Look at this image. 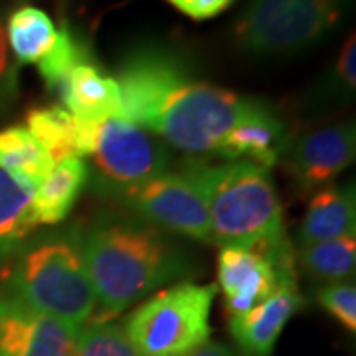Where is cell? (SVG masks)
Segmentation results:
<instances>
[{
  "instance_id": "obj_1",
  "label": "cell",
  "mask_w": 356,
  "mask_h": 356,
  "mask_svg": "<svg viewBox=\"0 0 356 356\" xmlns=\"http://www.w3.org/2000/svg\"><path fill=\"white\" fill-rule=\"evenodd\" d=\"M121 119L188 154H208L257 99L196 81L188 60L165 44L131 48L117 70Z\"/></svg>"
},
{
  "instance_id": "obj_2",
  "label": "cell",
  "mask_w": 356,
  "mask_h": 356,
  "mask_svg": "<svg viewBox=\"0 0 356 356\" xmlns=\"http://www.w3.org/2000/svg\"><path fill=\"white\" fill-rule=\"evenodd\" d=\"M79 243L99 309L95 321H111L159 287L196 273L184 248L140 220L97 218Z\"/></svg>"
},
{
  "instance_id": "obj_3",
  "label": "cell",
  "mask_w": 356,
  "mask_h": 356,
  "mask_svg": "<svg viewBox=\"0 0 356 356\" xmlns=\"http://www.w3.org/2000/svg\"><path fill=\"white\" fill-rule=\"evenodd\" d=\"M182 175L202 196L214 243L264 248L287 240L283 204L267 168L245 161H194Z\"/></svg>"
},
{
  "instance_id": "obj_4",
  "label": "cell",
  "mask_w": 356,
  "mask_h": 356,
  "mask_svg": "<svg viewBox=\"0 0 356 356\" xmlns=\"http://www.w3.org/2000/svg\"><path fill=\"white\" fill-rule=\"evenodd\" d=\"M6 289L28 307L76 331L97 311L79 236L72 232L28 242L14 261Z\"/></svg>"
},
{
  "instance_id": "obj_5",
  "label": "cell",
  "mask_w": 356,
  "mask_h": 356,
  "mask_svg": "<svg viewBox=\"0 0 356 356\" xmlns=\"http://www.w3.org/2000/svg\"><path fill=\"white\" fill-rule=\"evenodd\" d=\"M350 0H250L232 28L248 56H291L309 50L343 22Z\"/></svg>"
},
{
  "instance_id": "obj_6",
  "label": "cell",
  "mask_w": 356,
  "mask_h": 356,
  "mask_svg": "<svg viewBox=\"0 0 356 356\" xmlns=\"http://www.w3.org/2000/svg\"><path fill=\"white\" fill-rule=\"evenodd\" d=\"M216 285L177 283L154 293L125 321V334L139 356H186L210 339Z\"/></svg>"
},
{
  "instance_id": "obj_7",
  "label": "cell",
  "mask_w": 356,
  "mask_h": 356,
  "mask_svg": "<svg viewBox=\"0 0 356 356\" xmlns=\"http://www.w3.org/2000/svg\"><path fill=\"white\" fill-rule=\"evenodd\" d=\"M93 165V191L117 198L166 172L170 154L165 143L121 117L97 123L93 149L88 154Z\"/></svg>"
},
{
  "instance_id": "obj_8",
  "label": "cell",
  "mask_w": 356,
  "mask_h": 356,
  "mask_svg": "<svg viewBox=\"0 0 356 356\" xmlns=\"http://www.w3.org/2000/svg\"><path fill=\"white\" fill-rule=\"evenodd\" d=\"M216 271L228 318H238L285 280H297V259L289 240L264 248L222 245Z\"/></svg>"
},
{
  "instance_id": "obj_9",
  "label": "cell",
  "mask_w": 356,
  "mask_h": 356,
  "mask_svg": "<svg viewBox=\"0 0 356 356\" xmlns=\"http://www.w3.org/2000/svg\"><path fill=\"white\" fill-rule=\"evenodd\" d=\"M140 222L214 243L202 196L182 172H163L117 196Z\"/></svg>"
},
{
  "instance_id": "obj_10",
  "label": "cell",
  "mask_w": 356,
  "mask_h": 356,
  "mask_svg": "<svg viewBox=\"0 0 356 356\" xmlns=\"http://www.w3.org/2000/svg\"><path fill=\"white\" fill-rule=\"evenodd\" d=\"M355 153V125L332 123L291 137L281 161L299 191L317 192L353 165Z\"/></svg>"
},
{
  "instance_id": "obj_11",
  "label": "cell",
  "mask_w": 356,
  "mask_h": 356,
  "mask_svg": "<svg viewBox=\"0 0 356 356\" xmlns=\"http://www.w3.org/2000/svg\"><path fill=\"white\" fill-rule=\"evenodd\" d=\"M289 131L280 115L259 102L218 143L214 154L226 161H245L271 168L281 161L289 143Z\"/></svg>"
},
{
  "instance_id": "obj_12",
  "label": "cell",
  "mask_w": 356,
  "mask_h": 356,
  "mask_svg": "<svg viewBox=\"0 0 356 356\" xmlns=\"http://www.w3.org/2000/svg\"><path fill=\"white\" fill-rule=\"evenodd\" d=\"M297 280H285L259 305L229 318V332L236 339L243 356H271L281 331L291 317L303 307Z\"/></svg>"
},
{
  "instance_id": "obj_13",
  "label": "cell",
  "mask_w": 356,
  "mask_h": 356,
  "mask_svg": "<svg viewBox=\"0 0 356 356\" xmlns=\"http://www.w3.org/2000/svg\"><path fill=\"white\" fill-rule=\"evenodd\" d=\"M64 107L81 121H105L121 117V89L113 76L99 65L83 64L65 77L62 88Z\"/></svg>"
},
{
  "instance_id": "obj_14",
  "label": "cell",
  "mask_w": 356,
  "mask_h": 356,
  "mask_svg": "<svg viewBox=\"0 0 356 356\" xmlns=\"http://www.w3.org/2000/svg\"><path fill=\"white\" fill-rule=\"evenodd\" d=\"M356 200L355 186L327 184L313 194L299 228V243L329 242L344 236H355Z\"/></svg>"
},
{
  "instance_id": "obj_15",
  "label": "cell",
  "mask_w": 356,
  "mask_h": 356,
  "mask_svg": "<svg viewBox=\"0 0 356 356\" xmlns=\"http://www.w3.org/2000/svg\"><path fill=\"white\" fill-rule=\"evenodd\" d=\"M89 180V166L79 156H67L56 163L34 191V214L40 226L64 222L74 210L79 194Z\"/></svg>"
},
{
  "instance_id": "obj_16",
  "label": "cell",
  "mask_w": 356,
  "mask_h": 356,
  "mask_svg": "<svg viewBox=\"0 0 356 356\" xmlns=\"http://www.w3.org/2000/svg\"><path fill=\"white\" fill-rule=\"evenodd\" d=\"M32 198L34 188L0 170V264L20 254L40 228Z\"/></svg>"
},
{
  "instance_id": "obj_17",
  "label": "cell",
  "mask_w": 356,
  "mask_h": 356,
  "mask_svg": "<svg viewBox=\"0 0 356 356\" xmlns=\"http://www.w3.org/2000/svg\"><path fill=\"white\" fill-rule=\"evenodd\" d=\"M54 163L24 125L0 129V170L28 188H38Z\"/></svg>"
},
{
  "instance_id": "obj_18",
  "label": "cell",
  "mask_w": 356,
  "mask_h": 356,
  "mask_svg": "<svg viewBox=\"0 0 356 356\" xmlns=\"http://www.w3.org/2000/svg\"><path fill=\"white\" fill-rule=\"evenodd\" d=\"M56 26L50 14L38 6L22 4L14 8L6 20V44L20 65L38 64L56 40Z\"/></svg>"
},
{
  "instance_id": "obj_19",
  "label": "cell",
  "mask_w": 356,
  "mask_h": 356,
  "mask_svg": "<svg viewBox=\"0 0 356 356\" xmlns=\"http://www.w3.org/2000/svg\"><path fill=\"white\" fill-rule=\"evenodd\" d=\"M24 127L38 140L54 165L67 156H79V119L70 113L64 105H44L30 109L26 113Z\"/></svg>"
},
{
  "instance_id": "obj_20",
  "label": "cell",
  "mask_w": 356,
  "mask_h": 356,
  "mask_svg": "<svg viewBox=\"0 0 356 356\" xmlns=\"http://www.w3.org/2000/svg\"><path fill=\"white\" fill-rule=\"evenodd\" d=\"M295 259H299L301 267L311 277L339 283L355 275L356 238L344 236L329 242L301 245Z\"/></svg>"
},
{
  "instance_id": "obj_21",
  "label": "cell",
  "mask_w": 356,
  "mask_h": 356,
  "mask_svg": "<svg viewBox=\"0 0 356 356\" xmlns=\"http://www.w3.org/2000/svg\"><path fill=\"white\" fill-rule=\"evenodd\" d=\"M42 317L8 289L0 291V356H26Z\"/></svg>"
},
{
  "instance_id": "obj_22",
  "label": "cell",
  "mask_w": 356,
  "mask_h": 356,
  "mask_svg": "<svg viewBox=\"0 0 356 356\" xmlns=\"http://www.w3.org/2000/svg\"><path fill=\"white\" fill-rule=\"evenodd\" d=\"M93 64V54L83 36L70 24H62L48 54L40 60L38 72L50 89H60L77 65Z\"/></svg>"
},
{
  "instance_id": "obj_23",
  "label": "cell",
  "mask_w": 356,
  "mask_h": 356,
  "mask_svg": "<svg viewBox=\"0 0 356 356\" xmlns=\"http://www.w3.org/2000/svg\"><path fill=\"white\" fill-rule=\"evenodd\" d=\"M74 356H139L125 334V329L113 321H89L76 331Z\"/></svg>"
},
{
  "instance_id": "obj_24",
  "label": "cell",
  "mask_w": 356,
  "mask_h": 356,
  "mask_svg": "<svg viewBox=\"0 0 356 356\" xmlns=\"http://www.w3.org/2000/svg\"><path fill=\"white\" fill-rule=\"evenodd\" d=\"M317 303L346 331L356 332V287L353 283H329L321 287Z\"/></svg>"
},
{
  "instance_id": "obj_25",
  "label": "cell",
  "mask_w": 356,
  "mask_h": 356,
  "mask_svg": "<svg viewBox=\"0 0 356 356\" xmlns=\"http://www.w3.org/2000/svg\"><path fill=\"white\" fill-rule=\"evenodd\" d=\"M356 88V36L350 34L344 40L334 60L331 76L327 77V89L329 95H343L348 97L355 93Z\"/></svg>"
},
{
  "instance_id": "obj_26",
  "label": "cell",
  "mask_w": 356,
  "mask_h": 356,
  "mask_svg": "<svg viewBox=\"0 0 356 356\" xmlns=\"http://www.w3.org/2000/svg\"><path fill=\"white\" fill-rule=\"evenodd\" d=\"M18 95V70L10 58L4 28L0 24V111L8 107Z\"/></svg>"
},
{
  "instance_id": "obj_27",
  "label": "cell",
  "mask_w": 356,
  "mask_h": 356,
  "mask_svg": "<svg viewBox=\"0 0 356 356\" xmlns=\"http://www.w3.org/2000/svg\"><path fill=\"white\" fill-rule=\"evenodd\" d=\"M165 2L192 20L202 22L216 18L218 14L228 10L236 0H165Z\"/></svg>"
},
{
  "instance_id": "obj_28",
  "label": "cell",
  "mask_w": 356,
  "mask_h": 356,
  "mask_svg": "<svg viewBox=\"0 0 356 356\" xmlns=\"http://www.w3.org/2000/svg\"><path fill=\"white\" fill-rule=\"evenodd\" d=\"M186 356H240L238 353H234L229 346L222 343H204L202 346H198L196 350H192L191 355Z\"/></svg>"
}]
</instances>
